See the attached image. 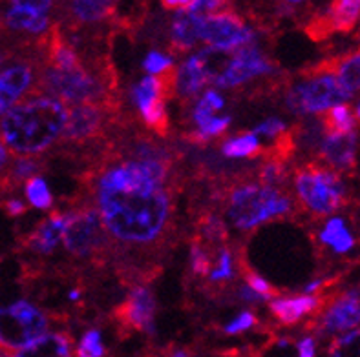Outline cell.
<instances>
[{"label":"cell","instance_id":"1","mask_svg":"<svg viewBox=\"0 0 360 357\" xmlns=\"http://www.w3.org/2000/svg\"><path fill=\"white\" fill-rule=\"evenodd\" d=\"M167 175V161L145 149L103 170L96 181V204L105 231L136 246L160 239L172 212Z\"/></svg>","mask_w":360,"mask_h":357},{"label":"cell","instance_id":"2","mask_svg":"<svg viewBox=\"0 0 360 357\" xmlns=\"http://www.w3.org/2000/svg\"><path fill=\"white\" fill-rule=\"evenodd\" d=\"M68 121V109L53 97H33L15 105L0 121V139L22 157L46 151L59 140Z\"/></svg>","mask_w":360,"mask_h":357},{"label":"cell","instance_id":"3","mask_svg":"<svg viewBox=\"0 0 360 357\" xmlns=\"http://www.w3.org/2000/svg\"><path fill=\"white\" fill-rule=\"evenodd\" d=\"M289 195L278 186L240 184L231 191L227 199V215L238 230H252L273 219L291 213Z\"/></svg>","mask_w":360,"mask_h":357},{"label":"cell","instance_id":"4","mask_svg":"<svg viewBox=\"0 0 360 357\" xmlns=\"http://www.w3.org/2000/svg\"><path fill=\"white\" fill-rule=\"evenodd\" d=\"M48 330V317L27 301L0 308V349L13 353L41 339Z\"/></svg>","mask_w":360,"mask_h":357},{"label":"cell","instance_id":"5","mask_svg":"<svg viewBox=\"0 0 360 357\" xmlns=\"http://www.w3.org/2000/svg\"><path fill=\"white\" fill-rule=\"evenodd\" d=\"M352 93L338 82L333 73L316 68V75L297 84L288 93V106L295 114H320L344 105Z\"/></svg>","mask_w":360,"mask_h":357},{"label":"cell","instance_id":"6","mask_svg":"<svg viewBox=\"0 0 360 357\" xmlns=\"http://www.w3.org/2000/svg\"><path fill=\"white\" fill-rule=\"evenodd\" d=\"M295 186L304 206L316 215L337 212L344 203L342 182L338 175L322 166L309 164L300 168L295 175Z\"/></svg>","mask_w":360,"mask_h":357},{"label":"cell","instance_id":"7","mask_svg":"<svg viewBox=\"0 0 360 357\" xmlns=\"http://www.w3.org/2000/svg\"><path fill=\"white\" fill-rule=\"evenodd\" d=\"M42 82L53 99L60 102L64 100L73 106H97V102L105 95L99 79L86 72L82 64L73 69H57L48 66Z\"/></svg>","mask_w":360,"mask_h":357},{"label":"cell","instance_id":"8","mask_svg":"<svg viewBox=\"0 0 360 357\" xmlns=\"http://www.w3.org/2000/svg\"><path fill=\"white\" fill-rule=\"evenodd\" d=\"M231 51H219L212 48L198 51L183 64L176 79V88L181 97H194L207 82H216L221 73L227 69L233 59Z\"/></svg>","mask_w":360,"mask_h":357},{"label":"cell","instance_id":"9","mask_svg":"<svg viewBox=\"0 0 360 357\" xmlns=\"http://www.w3.org/2000/svg\"><path fill=\"white\" fill-rule=\"evenodd\" d=\"M174 88H176L174 73L170 75L163 73L160 77H152V75L145 77L134 91V99L139 106L146 126L155 131L158 135H167V130H169V115L165 108V99L169 97Z\"/></svg>","mask_w":360,"mask_h":357},{"label":"cell","instance_id":"10","mask_svg":"<svg viewBox=\"0 0 360 357\" xmlns=\"http://www.w3.org/2000/svg\"><path fill=\"white\" fill-rule=\"evenodd\" d=\"M252 39H255L252 29H249L243 18L234 11H218V13L205 15L203 18L201 42H205L212 50L234 53L247 48Z\"/></svg>","mask_w":360,"mask_h":357},{"label":"cell","instance_id":"11","mask_svg":"<svg viewBox=\"0 0 360 357\" xmlns=\"http://www.w3.org/2000/svg\"><path fill=\"white\" fill-rule=\"evenodd\" d=\"M35 82V66L30 59L0 48V117L13 108Z\"/></svg>","mask_w":360,"mask_h":357},{"label":"cell","instance_id":"12","mask_svg":"<svg viewBox=\"0 0 360 357\" xmlns=\"http://www.w3.org/2000/svg\"><path fill=\"white\" fill-rule=\"evenodd\" d=\"M63 243L73 255H90L105 243V228L97 210H75L64 215Z\"/></svg>","mask_w":360,"mask_h":357},{"label":"cell","instance_id":"13","mask_svg":"<svg viewBox=\"0 0 360 357\" xmlns=\"http://www.w3.org/2000/svg\"><path fill=\"white\" fill-rule=\"evenodd\" d=\"M271 72H273V64L262 51H258L256 48H242V50L234 51L231 64L214 84L219 88H234L258 77V75H265Z\"/></svg>","mask_w":360,"mask_h":357},{"label":"cell","instance_id":"14","mask_svg":"<svg viewBox=\"0 0 360 357\" xmlns=\"http://www.w3.org/2000/svg\"><path fill=\"white\" fill-rule=\"evenodd\" d=\"M51 2H11L4 15V24L13 32L39 33L50 26Z\"/></svg>","mask_w":360,"mask_h":357},{"label":"cell","instance_id":"15","mask_svg":"<svg viewBox=\"0 0 360 357\" xmlns=\"http://www.w3.org/2000/svg\"><path fill=\"white\" fill-rule=\"evenodd\" d=\"M154 295L143 286L132 290L121 307L117 308V316L124 326H132L136 330L152 332L154 330Z\"/></svg>","mask_w":360,"mask_h":357},{"label":"cell","instance_id":"16","mask_svg":"<svg viewBox=\"0 0 360 357\" xmlns=\"http://www.w3.org/2000/svg\"><path fill=\"white\" fill-rule=\"evenodd\" d=\"M103 124H105V117L99 106H73L68 112V121H66L63 135L72 142H84L88 139H94L103 130Z\"/></svg>","mask_w":360,"mask_h":357},{"label":"cell","instance_id":"17","mask_svg":"<svg viewBox=\"0 0 360 357\" xmlns=\"http://www.w3.org/2000/svg\"><path fill=\"white\" fill-rule=\"evenodd\" d=\"M360 325V294L346 292L328 308L322 319L326 332H344Z\"/></svg>","mask_w":360,"mask_h":357},{"label":"cell","instance_id":"18","mask_svg":"<svg viewBox=\"0 0 360 357\" xmlns=\"http://www.w3.org/2000/svg\"><path fill=\"white\" fill-rule=\"evenodd\" d=\"M320 154L329 166L349 172L356 164V133L352 131L346 135H324Z\"/></svg>","mask_w":360,"mask_h":357},{"label":"cell","instance_id":"19","mask_svg":"<svg viewBox=\"0 0 360 357\" xmlns=\"http://www.w3.org/2000/svg\"><path fill=\"white\" fill-rule=\"evenodd\" d=\"M203 13L179 11L172 22V46L176 51H187L201 42Z\"/></svg>","mask_w":360,"mask_h":357},{"label":"cell","instance_id":"20","mask_svg":"<svg viewBox=\"0 0 360 357\" xmlns=\"http://www.w3.org/2000/svg\"><path fill=\"white\" fill-rule=\"evenodd\" d=\"M64 215L59 212H53L48 219L39 224L33 230V234L27 237V246L39 253H51L60 239H63Z\"/></svg>","mask_w":360,"mask_h":357},{"label":"cell","instance_id":"21","mask_svg":"<svg viewBox=\"0 0 360 357\" xmlns=\"http://www.w3.org/2000/svg\"><path fill=\"white\" fill-rule=\"evenodd\" d=\"M13 357H72V339L68 334L51 332L42 335L41 339H37Z\"/></svg>","mask_w":360,"mask_h":357},{"label":"cell","instance_id":"22","mask_svg":"<svg viewBox=\"0 0 360 357\" xmlns=\"http://www.w3.org/2000/svg\"><path fill=\"white\" fill-rule=\"evenodd\" d=\"M319 307V299L313 295H302V297L276 299L271 303V312L282 325H297L302 317L311 314Z\"/></svg>","mask_w":360,"mask_h":357},{"label":"cell","instance_id":"23","mask_svg":"<svg viewBox=\"0 0 360 357\" xmlns=\"http://www.w3.org/2000/svg\"><path fill=\"white\" fill-rule=\"evenodd\" d=\"M324 20L329 33H349L360 20V0H338L329 6Z\"/></svg>","mask_w":360,"mask_h":357},{"label":"cell","instance_id":"24","mask_svg":"<svg viewBox=\"0 0 360 357\" xmlns=\"http://www.w3.org/2000/svg\"><path fill=\"white\" fill-rule=\"evenodd\" d=\"M326 69H335L338 82L346 88L349 93L360 90V50L338 57L333 64H320Z\"/></svg>","mask_w":360,"mask_h":357},{"label":"cell","instance_id":"25","mask_svg":"<svg viewBox=\"0 0 360 357\" xmlns=\"http://www.w3.org/2000/svg\"><path fill=\"white\" fill-rule=\"evenodd\" d=\"M320 239H322V243L331 246L337 253H346L355 246V239L347 230L346 222L340 217H335L326 222L324 230L320 234Z\"/></svg>","mask_w":360,"mask_h":357},{"label":"cell","instance_id":"26","mask_svg":"<svg viewBox=\"0 0 360 357\" xmlns=\"http://www.w3.org/2000/svg\"><path fill=\"white\" fill-rule=\"evenodd\" d=\"M322 126H324L326 135H346L355 131V121H353V114L349 106L338 105L326 112L324 119H322Z\"/></svg>","mask_w":360,"mask_h":357},{"label":"cell","instance_id":"27","mask_svg":"<svg viewBox=\"0 0 360 357\" xmlns=\"http://www.w3.org/2000/svg\"><path fill=\"white\" fill-rule=\"evenodd\" d=\"M114 2H101V0H94V2L81 0V2H72L70 4V11L81 22H97V20L108 18L110 15L114 13Z\"/></svg>","mask_w":360,"mask_h":357},{"label":"cell","instance_id":"28","mask_svg":"<svg viewBox=\"0 0 360 357\" xmlns=\"http://www.w3.org/2000/svg\"><path fill=\"white\" fill-rule=\"evenodd\" d=\"M262 151V144L258 137L255 133H245L236 139L225 140V144L221 146V154L225 157L231 159H242V157H255Z\"/></svg>","mask_w":360,"mask_h":357},{"label":"cell","instance_id":"29","mask_svg":"<svg viewBox=\"0 0 360 357\" xmlns=\"http://www.w3.org/2000/svg\"><path fill=\"white\" fill-rule=\"evenodd\" d=\"M225 100L224 97L219 95V93H216V91H207L205 95L201 97V100L198 102L196 109H194V122H196L198 126H201V124H205L207 121H210L212 117H216V112L218 109L224 108Z\"/></svg>","mask_w":360,"mask_h":357},{"label":"cell","instance_id":"30","mask_svg":"<svg viewBox=\"0 0 360 357\" xmlns=\"http://www.w3.org/2000/svg\"><path fill=\"white\" fill-rule=\"evenodd\" d=\"M26 197L30 204L39 210H48L53 203V197H51L46 182L42 181V177H33L26 182Z\"/></svg>","mask_w":360,"mask_h":357},{"label":"cell","instance_id":"31","mask_svg":"<svg viewBox=\"0 0 360 357\" xmlns=\"http://www.w3.org/2000/svg\"><path fill=\"white\" fill-rule=\"evenodd\" d=\"M329 357H360V330L337 337L329 346Z\"/></svg>","mask_w":360,"mask_h":357},{"label":"cell","instance_id":"32","mask_svg":"<svg viewBox=\"0 0 360 357\" xmlns=\"http://www.w3.org/2000/svg\"><path fill=\"white\" fill-rule=\"evenodd\" d=\"M105 353L106 350L101 343V334L97 330H88L75 349V357H105Z\"/></svg>","mask_w":360,"mask_h":357},{"label":"cell","instance_id":"33","mask_svg":"<svg viewBox=\"0 0 360 357\" xmlns=\"http://www.w3.org/2000/svg\"><path fill=\"white\" fill-rule=\"evenodd\" d=\"M229 122H231V117H212L205 124L198 126V133H192L191 135L192 140L203 142V140H209L210 137L221 135L229 128Z\"/></svg>","mask_w":360,"mask_h":357},{"label":"cell","instance_id":"34","mask_svg":"<svg viewBox=\"0 0 360 357\" xmlns=\"http://www.w3.org/2000/svg\"><path fill=\"white\" fill-rule=\"evenodd\" d=\"M143 68L150 73L152 77H154V75H160V73L163 75L167 69L172 68V60H170L167 55L160 53V51H150V53L146 55L145 62H143Z\"/></svg>","mask_w":360,"mask_h":357},{"label":"cell","instance_id":"35","mask_svg":"<svg viewBox=\"0 0 360 357\" xmlns=\"http://www.w3.org/2000/svg\"><path fill=\"white\" fill-rule=\"evenodd\" d=\"M233 277V257H231V253L227 250L219 253L218 259V267L216 270L210 271V279L212 281H225L231 279Z\"/></svg>","mask_w":360,"mask_h":357},{"label":"cell","instance_id":"36","mask_svg":"<svg viewBox=\"0 0 360 357\" xmlns=\"http://www.w3.org/2000/svg\"><path fill=\"white\" fill-rule=\"evenodd\" d=\"M256 137L258 135H265V137H278L282 133H285V124H283L280 119H267L260 124V126H256L255 131H252Z\"/></svg>","mask_w":360,"mask_h":357},{"label":"cell","instance_id":"37","mask_svg":"<svg viewBox=\"0 0 360 357\" xmlns=\"http://www.w3.org/2000/svg\"><path fill=\"white\" fill-rule=\"evenodd\" d=\"M192 270L200 274V276H207L210 271V257L201 250L200 244L192 246Z\"/></svg>","mask_w":360,"mask_h":357},{"label":"cell","instance_id":"38","mask_svg":"<svg viewBox=\"0 0 360 357\" xmlns=\"http://www.w3.org/2000/svg\"><path fill=\"white\" fill-rule=\"evenodd\" d=\"M256 325V317L252 316L251 312H243L242 316L236 317L233 323H229L227 326H225V332L231 335L234 334H242V332L249 330L251 326Z\"/></svg>","mask_w":360,"mask_h":357},{"label":"cell","instance_id":"39","mask_svg":"<svg viewBox=\"0 0 360 357\" xmlns=\"http://www.w3.org/2000/svg\"><path fill=\"white\" fill-rule=\"evenodd\" d=\"M247 286H249L251 290H255L256 294L262 295L264 299L276 295V292L271 288L269 283H267L265 279H262L260 276H256V274H249V276H247Z\"/></svg>","mask_w":360,"mask_h":357},{"label":"cell","instance_id":"40","mask_svg":"<svg viewBox=\"0 0 360 357\" xmlns=\"http://www.w3.org/2000/svg\"><path fill=\"white\" fill-rule=\"evenodd\" d=\"M4 210L8 215H11V217H18V215H22V213H26V204L22 203V201L18 199H9L8 203L4 204Z\"/></svg>","mask_w":360,"mask_h":357},{"label":"cell","instance_id":"41","mask_svg":"<svg viewBox=\"0 0 360 357\" xmlns=\"http://www.w3.org/2000/svg\"><path fill=\"white\" fill-rule=\"evenodd\" d=\"M316 353V344L315 339L306 337L298 343V357H315Z\"/></svg>","mask_w":360,"mask_h":357},{"label":"cell","instance_id":"42","mask_svg":"<svg viewBox=\"0 0 360 357\" xmlns=\"http://www.w3.org/2000/svg\"><path fill=\"white\" fill-rule=\"evenodd\" d=\"M240 297L245 299V301H251V303H255V301H260V299H264V297H262V295L256 294L255 290H251L247 285L240 288Z\"/></svg>","mask_w":360,"mask_h":357},{"label":"cell","instance_id":"43","mask_svg":"<svg viewBox=\"0 0 360 357\" xmlns=\"http://www.w3.org/2000/svg\"><path fill=\"white\" fill-rule=\"evenodd\" d=\"M6 164H8V149H6L2 139H0V173H2V170L6 168Z\"/></svg>","mask_w":360,"mask_h":357},{"label":"cell","instance_id":"44","mask_svg":"<svg viewBox=\"0 0 360 357\" xmlns=\"http://www.w3.org/2000/svg\"><path fill=\"white\" fill-rule=\"evenodd\" d=\"M169 357H191V353L185 352V350H174Z\"/></svg>","mask_w":360,"mask_h":357},{"label":"cell","instance_id":"45","mask_svg":"<svg viewBox=\"0 0 360 357\" xmlns=\"http://www.w3.org/2000/svg\"><path fill=\"white\" fill-rule=\"evenodd\" d=\"M79 295H81V294H79V290H73L72 294H70V299H72V301H77Z\"/></svg>","mask_w":360,"mask_h":357},{"label":"cell","instance_id":"46","mask_svg":"<svg viewBox=\"0 0 360 357\" xmlns=\"http://www.w3.org/2000/svg\"><path fill=\"white\" fill-rule=\"evenodd\" d=\"M356 119L360 121V102H359V106H356Z\"/></svg>","mask_w":360,"mask_h":357}]
</instances>
